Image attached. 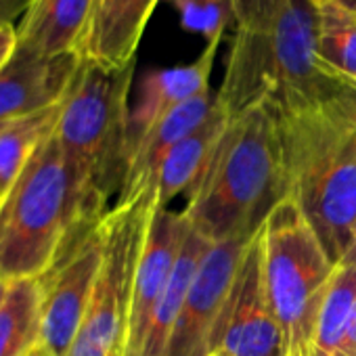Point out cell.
<instances>
[{
    "mask_svg": "<svg viewBox=\"0 0 356 356\" xmlns=\"http://www.w3.org/2000/svg\"><path fill=\"white\" fill-rule=\"evenodd\" d=\"M323 111H327L329 115L337 118L339 122L356 128V86L350 84H341L325 103L318 105Z\"/></svg>",
    "mask_w": 356,
    "mask_h": 356,
    "instance_id": "obj_25",
    "label": "cell"
},
{
    "mask_svg": "<svg viewBox=\"0 0 356 356\" xmlns=\"http://www.w3.org/2000/svg\"><path fill=\"white\" fill-rule=\"evenodd\" d=\"M92 7L95 0H32L17 26L19 49L44 57L80 55Z\"/></svg>",
    "mask_w": 356,
    "mask_h": 356,
    "instance_id": "obj_17",
    "label": "cell"
},
{
    "mask_svg": "<svg viewBox=\"0 0 356 356\" xmlns=\"http://www.w3.org/2000/svg\"><path fill=\"white\" fill-rule=\"evenodd\" d=\"M59 105L38 111L34 115L11 122L0 134V195H3L19 176L38 145L55 130Z\"/></svg>",
    "mask_w": 356,
    "mask_h": 356,
    "instance_id": "obj_22",
    "label": "cell"
},
{
    "mask_svg": "<svg viewBox=\"0 0 356 356\" xmlns=\"http://www.w3.org/2000/svg\"><path fill=\"white\" fill-rule=\"evenodd\" d=\"M306 356H333V354H329V352H323V350H318V348L310 346V350H308V354H306Z\"/></svg>",
    "mask_w": 356,
    "mask_h": 356,
    "instance_id": "obj_33",
    "label": "cell"
},
{
    "mask_svg": "<svg viewBox=\"0 0 356 356\" xmlns=\"http://www.w3.org/2000/svg\"><path fill=\"white\" fill-rule=\"evenodd\" d=\"M80 63V55L44 57L17 47L13 59L0 70V122L22 120L59 105Z\"/></svg>",
    "mask_w": 356,
    "mask_h": 356,
    "instance_id": "obj_12",
    "label": "cell"
},
{
    "mask_svg": "<svg viewBox=\"0 0 356 356\" xmlns=\"http://www.w3.org/2000/svg\"><path fill=\"white\" fill-rule=\"evenodd\" d=\"M216 53L218 44H208L193 63L155 70L143 78L138 101L130 109L128 145L172 109L210 90V76L214 70Z\"/></svg>",
    "mask_w": 356,
    "mask_h": 356,
    "instance_id": "obj_15",
    "label": "cell"
},
{
    "mask_svg": "<svg viewBox=\"0 0 356 356\" xmlns=\"http://www.w3.org/2000/svg\"><path fill=\"white\" fill-rule=\"evenodd\" d=\"M229 122L231 118L216 99L206 122L168 153L155 178V197L159 208H170L176 197H191L197 191L212 168Z\"/></svg>",
    "mask_w": 356,
    "mask_h": 356,
    "instance_id": "obj_16",
    "label": "cell"
},
{
    "mask_svg": "<svg viewBox=\"0 0 356 356\" xmlns=\"http://www.w3.org/2000/svg\"><path fill=\"white\" fill-rule=\"evenodd\" d=\"M356 306V262H339L327 281L312 329V346L335 354Z\"/></svg>",
    "mask_w": 356,
    "mask_h": 356,
    "instance_id": "obj_21",
    "label": "cell"
},
{
    "mask_svg": "<svg viewBox=\"0 0 356 356\" xmlns=\"http://www.w3.org/2000/svg\"><path fill=\"white\" fill-rule=\"evenodd\" d=\"M19 47V36H17V26H0V70H3L13 55L17 53Z\"/></svg>",
    "mask_w": 356,
    "mask_h": 356,
    "instance_id": "obj_26",
    "label": "cell"
},
{
    "mask_svg": "<svg viewBox=\"0 0 356 356\" xmlns=\"http://www.w3.org/2000/svg\"><path fill=\"white\" fill-rule=\"evenodd\" d=\"M208 356H231V354H229L227 350H222V348H216V350H212Z\"/></svg>",
    "mask_w": 356,
    "mask_h": 356,
    "instance_id": "obj_34",
    "label": "cell"
},
{
    "mask_svg": "<svg viewBox=\"0 0 356 356\" xmlns=\"http://www.w3.org/2000/svg\"><path fill=\"white\" fill-rule=\"evenodd\" d=\"M341 84L316 57V0H285L270 26L235 30L216 99L229 118L258 103L291 115L318 107Z\"/></svg>",
    "mask_w": 356,
    "mask_h": 356,
    "instance_id": "obj_2",
    "label": "cell"
},
{
    "mask_svg": "<svg viewBox=\"0 0 356 356\" xmlns=\"http://www.w3.org/2000/svg\"><path fill=\"white\" fill-rule=\"evenodd\" d=\"M101 218L82 227L55 264L38 277L40 341L55 356H67L88 312L103 258Z\"/></svg>",
    "mask_w": 356,
    "mask_h": 356,
    "instance_id": "obj_8",
    "label": "cell"
},
{
    "mask_svg": "<svg viewBox=\"0 0 356 356\" xmlns=\"http://www.w3.org/2000/svg\"><path fill=\"white\" fill-rule=\"evenodd\" d=\"M157 206L155 187L107 210L101 218L103 258L88 312L67 356H122L136 268Z\"/></svg>",
    "mask_w": 356,
    "mask_h": 356,
    "instance_id": "obj_7",
    "label": "cell"
},
{
    "mask_svg": "<svg viewBox=\"0 0 356 356\" xmlns=\"http://www.w3.org/2000/svg\"><path fill=\"white\" fill-rule=\"evenodd\" d=\"M40 341L38 279L15 281L0 306V356H26Z\"/></svg>",
    "mask_w": 356,
    "mask_h": 356,
    "instance_id": "obj_20",
    "label": "cell"
},
{
    "mask_svg": "<svg viewBox=\"0 0 356 356\" xmlns=\"http://www.w3.org/2000/svg\"><path fill=\"white\" fill-rule=\"evenodd\" d=\"M237 30H262L273 24L285 0H231Z\"/></svg>",
    "mask_w": 356,
    "mask_h": 356,
    "instance_id": "obj_24",
    "label": "cell"
},
{
    "mask_svg": "<svg viewBox=\"0 0 356 356\" xmlns=\"http://www.w3.org/2000/svg\"><path fill=\"white\" fill-rule=\"evenodd\" d=\"M103 208L72 172L55 130L0 195V279H38Z\"/></svg>",
    "mask_w": 356,
    "mask_h": 356,
    "instance_id": "obj_3",
    "label": "cell"
},
{
    "mask_svg": "<svg viewBox=\"0 0 356 356\" xmlns=\"http://www.w3.org/2000/svg\"><path fill=\"white\" fill-rule=\"evenodd\" d=\"M134 67L82 61L59 107L55 136L72 172L101 208L113 185L122 187Z\"/></svg>",
    "mask_w": 356,
    "mask_h": 356,
    "instance_id": "obj_5",
    "label": "cell"
},
{
    "mask_svg": "<svg viewBox=\"0 0 356 356\" xmlns=\"http://www.w3.org/2000/svg\"><path fill=\"white\" fill-rule=\"evenodd\" d=\"M285 197L281 115L258 103L231 118L212 168L183 214L212 243L254 235Z\"/></svg>",
    "mask_w": 356,
    "mask_h": 356,
    "instance_id": "obj_1",
    "label": "cell"
},
{
    "mask_svg": "<svg viewBox=\"0 0 356 356\" xmlns=\"http://www.w3.org/2000/svg\"><path fill=\"white\" fill-rule=\"evenodd\" d=\"M333 3H337V5H341V7H346L348 11H352V13H356V0H333Z\"/></svg>",
    "mask_w": 356,
    "mask_h": 356,
    "instance_id": "obj_32",
    "label": "cell"
},
{
    "mask_svg": "<svg viewBox=\"0 0 356 356\" xmlns=\"http://www.w3.org/2000/svg\"><path fill=\"white\" fill-rule=\"evenodd\" d=\"M341 262H356V227H354V235H352V245H350V252H348V256H346Z\"/></svg>",
    "mask_w": 356,
    "mask_h": 356,
    "instance_id": "obj_30",
    "label": "cell"
},
{
    "mask_svg": "<svg viewBox=\"0 0 356 356\" xmlns=\"http://www.w3.org/2000/svg\"><path fill=\"white\" fill-rule=\"evenodd\" d=\"M159 0H95L80 47L82 61L122 70L136 63V51Z\"/></svg>",
    "mask_w": 356,
    "mask_h": 356,
    "instance_id": "obj_14",
    "label": "cell"
},
{
    "mask_svg": "<svg viewBox=\"0 0 356 356\" xmlns=\"http://www.w3.org/2000/svg\"><path fill=\"white\" fill-rule=\"evenodd\" d=\"M250 239L252 235L214 243L202 258L174 323L165 356H208L216 350L220 318Z\"/></svg>",
    "mask_w": 356,
    "mask_h": 356,
    "instance_id": "obj_9",
    "label": "cell"
},
{
    "mask_svg": "<svg viewBox=\"0 0 356 356\" xmlns=\"http://www.w3.org/2000/svg\"><path fill=\"white\" fill-rule=\"evenodd\" d=\"M216 348L231 356H285L283 333L264 283L260 227L252 235L237 270L220 318Z\"/></svg>",
    "mask_w": 356,
    "mask_h": 356,
    "instance_id": "obj_10",
    "label": "cell"
},
{
    "mask_svg": "<svg viewBox=\"0 0 356 356\" xmlns=\"http://www.w3.org/2000/svg\"><path fill=\"white\" fill-rule=\"evenodd\" d=\"M26 356H55V354H53V352H51L42 341H38V343H36V346H34Z\"/></svg>",
    "mask_w": 356,
    "mask_h": 356,
    "instance_id": "obj_29",
    "label": "cell"
},
{
    "mask_svg": "<svg viewBox=\"0 0 356 356\" xmlns=\"http://www.w3.org/2000/svg\"><path fill=\"white\" fill-rule=\"evenodd\" d=\"M214 103H216V95L208 90L165 113L147 132H143L138 138H134L128 145L120 200H128L149 187H155V178L161 161L178 143L187 138L193 130H197L206 122Z\"/></svg>",
    "mask_w": 356,
    "mask_h": 356,
    "instance_id": "obj_13",
    "label": "cell"
},
{
    "mask_svg": "<svg viewBox=\"0 0 356 356\" xmlns=\"http://www.w3.org/2000/svg\"><path fill=\"white\" fill-rule=\"evenodd\" d=\"M189 229L191 227L183 210L155 206L136 268L122 356H140L151 316L170 283L174 264Z\"/></svg>",
    "mask_w": 356,
    "mask_h": 356,
    "instance_id": "obj_11",
    "label": "cell"
},
{
    "mask_svg": "<svg viewBox=\"0 0 356 356\" xmlns=\"http://www.w3.org/2000/svg\"><path fill=\"white\" fill-rule=\"evenodd\" d=\"M174 7L183 30L200 34L208 44H220L225 30L235 22L231 0H165Z\"/></svg>",
    "mask_w": 356,
    "mask_h": 356,
    "instance_id": "obj_23",
    "label": "cell"
},
{
    "mask_svg": "<svg viewBox=\"0 0 356 356\" xmlns=\"http://www.w3.org/2000/svg\"><path fill=\"white\" fill-rule=\"evenodd\" d=\"M212 245H214L212 241H208L206 237H202L200 233L189 229L185 243L181 248V254H178V260L174 264L170 283L151 316L149 329L143 339L140 356H165L170 335H172L174 323L178 318V312H181L183 302L187 298L189 285L195 277V270H197L202 258L208 254V250Z\"/></svg>",
    "mask_w": 356,
    "mask_h": 356,
    "instance_id": "obj_18",
    "label": "cell"
},
{
    "mask_svg": "<svg viewBox=\"0 0 356 356\" xmlns=\"http://www.w3.org/2000/svg\"><path fill=\"white\" fill-rule=\"evenodd\" d=\"M32 0H0V26H11L24 17Z\"/></svg>",
    "mask_w": 356,
    "mask_h": 356,
    "instance_id": "obj_27",
    "label": "cell"
},
{
    "mask_svg": "<svg viewBox=\"0 0 356 356\" xmlns=\"http://www.w3.org/2000/svg\"><path fill=\"white\" fill-rule=\"evenodd\" d=\"M13 122H15V120H13ZM9 124H11V122H0V134H3V130H5Z\"/></svg>",
    "mask_w": 356,
    "mask_h": 356,
    "instance_id": "obj_35",
    "label": "cell"
},
{
    "mask_svg": "<svg viewBox=\"0 0 356 356\" xmlns=\"http://www.w3.org/2000/svg\"><path fill=\"white\" fill-rule=\"evenodd\" d=\"M333 356H356V306L350 314V321L346 325V331Z\"/></svg>",
    "mask_w": 356,
    "mask_h": 356,
    "instance_id": "obj_28",
    "label": "cell"
},
{
    "mask_svg": "<svg viewBox=\"0 0 356 356\" xmlns=\"http://www.w3.org/2000/svg\"><path fill=\"white\" fill-rule=\"evenodd\" d=\"M281 134L285 195L339 264L356 227V128L314 107L281 115Z\"/></svg>",
    "mask_w": 356,
    "mask_h": 356,
    "instance_id": "obj_4",
    "label": "cell"
},
{
    "mask_svg": "<svg viewBox=\"0 0 356 356\" xmlns=\"http://www.w3.org/2000/svg\"><path fill=\"white\" fill-rule=\"evenodd\" d=\"M9 287H11V283H7V281L0 279V306H3V302H5V298H7V293H9Z\"/></svg>",
    "mask_w": 356,
    "mask_h": 356,
    "instance_id": "obj_31",
    "label": "cell"
},
{
    "mask_svg": "<svg viewBox=\"0 0 356 356\" xmlns=\"http://www.w3.org/2000/svg\"><path fill=\"white\" fill-rule=\"evenodd\" d=\"M260 241L264 283L283 333L285 356H306L323 289L337 264L287 195L262 220Z\"/></svg>",
    "mask_w": 356,
    "mask_h": 356,
    "instance_id": "obj_6",
    "label": "cell"
},
{
    "mask_svg": "<svg viewBox=\"0 0 356 356\" xmlns=\"http://www.w3.org/2000/svg\"><path fill=\"white\" fill-rule=\"evenodd\" d=\"M316 57L331 78L356 86V13L333 0H316Z\"/></svg>",
    "mask_w": 356,
    "mask_h": 356,
    "instance_id": "obj_19",
    "label": "cell"
}]
</instances>
